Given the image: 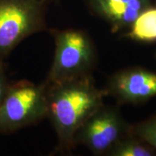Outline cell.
<instances>
[{"label":"cell","instance_id":"obj_10","mask_svg":"<svg viewBox=\"0 0 156 156\" xmlns=\"http://www.w3.org/2000/svg\"><path fill=\"white\" fill-rule=\"evenodd\" d=\"M130 133L152 148L156 149V118L131 127Z\"/></svg>","mask_w":156,"mask_h":156},{"label":"cell","instance_id":"obj_4","mask_svg":"<svg viewBox=\"0 0 156 156\" xmlns=\"http://www.w3.org/2000/svg\"><path fill=\"white\" fill-rule=\"evenodd\" d=\"M55 53L46 80L47 85L60 84L88 75L95 60L90 39L80 30H52Z\"/></svg>","mask_w":156,"mask_h":156},{"label":"cell","instance_id":"obj_5","mask_svg":"<svg viewBox=\"0 0 156 156\" xmlns=\"http://www.w3.org/2000/svg\"><path fill=\"white\" fill-rule=\"evenodd\" d=\"M128 126L116 110L102 106L80 129L77 142L85 145L93 153H108L120 140L130 134Z\"/></svg>","mask_w":156,"mask_h":156},{"label":"cell","instance_id":"obj_8","mask_svg":"<svg viewBox=\"0 0 156 156\" xmlns=\"http://www.w3.org/2000/svg\"><path fill=\"white\" fill-rule=\"evenodd\" d=\"M127 36L137 41H156V6H150L140 13L129 27Z\"/></svg>","mask_w":156,"mask_h":156},{"label":"cell","instance_id":"obj_3","mask_svg":"<svg viewBox=\"0 0 156 156\" xmlns=\"http://www.w3.org/2000/svg\"><path fill=\"white\" fill-rule=\"evenodd\" d=\"M47 87L28 80L9 86L0 104V133L9 134L47 117Z\"/></svg>","mask_w":156,"mask_h":156},{"label":"cell","instance_id":"obj_6","mask_svg":"<svg viewBox=\"0 0 156 156\" xmlns=\"http://www.w3.org/2000/svg\"><path fill=\"white\" fill-rule=\"evenodd\" d=\"M110 90L123 102L147 101L156 95V73L140 69L123 71L113 77Z\"/></svg>","mask_w":156,"mask_h":156},{"label":"cell","instance_id":"obj_1","mask_svg":"<svg viewBox=\"0 0 156 156\" xmlns=\"http://www.w3.org/2000/svg\"><path fill=\"white\" fill-rule=\"evenodd\" d=\"M47 117L58 139L56 151L69 153L83 124L103 106L108 93L95 87L89 75L60 84L47 85Z\"/></svg>","mask_w":156,"mask_h":156},{"label":"cell","instance_id":"obj_9","mask_svg":"<svg viewBox=\"0 0 156 156\" xmlns=\"http://www.w3.org/2000/svg\"><path fill=\"white\" fill-rule=\"evenodd\" d=\"M108 155L114 156H151L154 155L153 148L138 138L126 136L120 140L109 151Z\"/></svg>","mask_w":156,"mask_h":156},{"label":"cell","instance_id":"obj_2","mask_svg":"<svg viewBox=\"0 0 156 156\" xmlns=\"http://www.w3.org/2000/svg\"><path fill=\"white\" fill-rule=\"evenodd\" d=\"M52 0H0V59L23 40L46 29V7Z\"/></svg>","mask_w":156,"mask_h":156},{"label":"cell","instance_id":"obj_11","mask_svg":"<svg viewBox=\"0 0 156 156\" xmlns=\"http://www.w3.org/2000/svg\"><path fill=\"white\" fill-rule=\"evenodd\" d=\"M9 84L6 73L5 64L3 59H0V104L8 90Z\"/></svg>","mask_w":156,"mask_h":156},{"label":"cell","instance_id":"obj_7","mask_svg":"<svg viewBox=\"0 0 156 156\" xmlns=\"http://www.w3.org/2000/svg\"><path fill=\"white\" fill-rule=\"evenodd\" d=\"M95 12L110 23L114 31L129 28L150 5L149 0H89Z\"/></svg>","mask_w":156,"mask_h":156},{"label":"cell","instance_id":"obj_12","mask_svg":"<svg viewBox=\"0 0 156 156\" xmlns=\"http://www.w3.org/2000/svg\"><path fill=\"white\" fill-rule=\"evenodd\" d=\"M52 1H53V0H52Z\"/></svg>","mask_w":156,"mask_h":156}]
</instances>
